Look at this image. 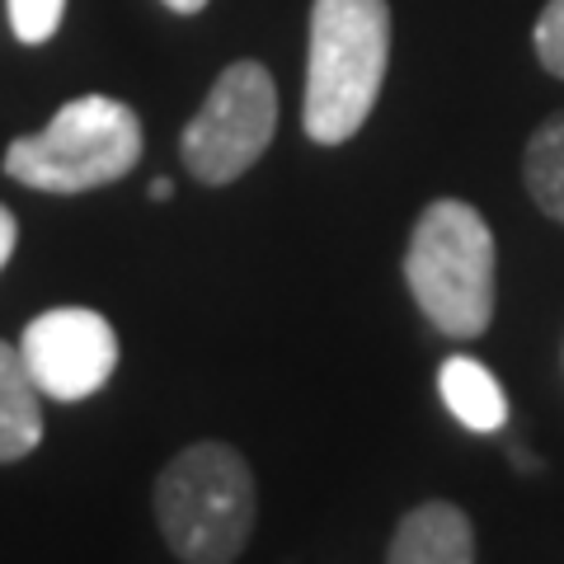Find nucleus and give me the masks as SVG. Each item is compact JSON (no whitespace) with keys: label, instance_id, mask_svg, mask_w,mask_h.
I'll return each mask as SVG.
<instances>
[{"label":"nucleus","instance_id":"nucleus-11","mask_svg":"<svg viewBox=\"0 0 564 564\" xmlns=\"http://www.w3.org/2000/svg\"><path fill=\"white\" fill-rule=\"evenodd\" d=\"M6 6H10L14 39L29 43V47L47 43L52 33L62 29V14H66V0H6Z\"/></svg>","mask_w":564,"mask_h":564},{"label":"nucleus","instance_id":"nucleus-1","mask_svg":"<svg viewBox=\"0 0 564 564\" xmlns=\"http://www.w3.org/2000/svg\"><path fill=\"white\" fill-rule=\"evenodd\" d=\"M386 62H391V6L386 0H315L306 62V137L321 147L358 137L372 118Z\"/></svg>","mask_w":564,"mask_h":564},{"label":"nucleus","instance_id":"nucleus-3","mask_svg":"<svg viewBox=\"0 0 564 564\" xmlns=\"http://www.w3.org/2000/svg\"><path fill=\"white\" fill-rule=\"evenodd\" d=\"M404 282L447 339H480L494 321V231L462 198H437L414 221Z\"/></svg>","mask_w":564,"mask_h":564},{"label":"nucleus","instance_id":"nucleus-4","mask_svg":"<svg viewBox=\"0 0 564 564\" xmlns=\"http://www.w3.org/2000/svg\"><path fill=\"white\" fill-rule=\"evenodd\" d=\"M141 161V118L122 99L80 95L43 132L10 141L6 174L39 193H90L118 184Z\"/></svg>","mask_w":564,"mask_h":564},{"label":"nucleus","instance_id":"nucleus-7","mask_svg":"<svg viewBox=\"0 0 564 564\" xmlns=\"http://www.w3.org/2000/svg\"><path fill=\"white\" fill-rule=\"evenodd\" d=\"M386 564H475V527L456 503L429 499L400 518Z\"/></svg>","mask_w":564,"mask_h":564},{"label":"nucleus","instance_id":"nucleus-6","mask_svg":"<svg viewBox=\"0 0 564 564\" xmlns=\"http://www.w3.org/2000/svg\"><path fill=\"white\" fill-rule=\"evenodd\" d=\"M20 358L47 400H90L118 372V334L90 306H57L24 325Z\"/></svg>","mask_w":564,"mask_h":564},{"label":"nucleus","instance_id":"nucleus-13","mask_svg":"<svg viewBox=\"0 0 564 564\" xmlns=\"http://www.w3.org/2000/svg\"><path fill=\"white\" fill-rule=\"evenodd\" d=\"M14 240H20V221H14V212L0 203V269H6L10 254H14Z\"/></svg>","mask_w":564,"mask_h":564},{"label":"nucleus","instance_id":"nucleus-2","mask_svg":"<svg viewBox=\"0 0 564 564\" xmlns=\"http://www.w3.org/2000/svg\"><path fill=\"white\" fill-rule=\"evenodd\" d=\"M259 489L231 443H193L155 480V522L184 564H231L250 545Z\"/></svg>","mask_w":564,"mask_h":564},{"label":"nucleus","instance_id":"nucleus-15","mask_svg":"<svg viewBox=\"0 0 564 564\" xmlns=\"http://www.w3.org/2000/svg\"><path fill=\"white\" fill-rule=\"evenodd\" d=\"M151 198H155V203H170V198H174V180H155V184H151Z\"/></svg>","mask_w":564,"mask_h":564},{"label":"nucleus","instance_id":"nucleus-14","mask_svg":"<svg viewBox=\"0 0 564 564\" xmlns=\"http://www.w3.org/2000/svg\"><path fill=\"white\" fill-rule=\"evenodd\" d=\"M165 6H170L174 14H198V10L207 6V0H165Z\"/></svg>","mask_w":564,"mask_h":564},{"label":"nucleus","instance_id":"nucleus-9","mask_svg":"<svg viewBox=\"0 0 564 564\" xmlns=\"http://www.w3.org/2000/svg\"><path fill=\"white\" fill-rule=\"evenodd\" d=\"M437 395H443L447 414L470 433H499L508 423V395L499 377L485 362L466 358V352H456L437 367Z\"/></svg>","mask_w":564,"mask_h":564},{"label":"nucleus","instance_id":"nucleus-5","mask_svg":"<svg viewBox=\"0 0 564 564\" xmlns=\"http://www.w3.org/2000/svg\"><path fill=\"white\" fill-rule=\"evenodd\" d=\"M278 132V85L259 62L226 66L203 109L180 137L184 165L198 184H236Z\"/></svg>","mask_w":564,"mask_h":564},{"label":"nucleus","instance_id":"nucleus-8","mask_svg":"<svg viewBox=\"0 0 564 564\" xmlns=\"http://www.w3.org/2000/svg\"><path fill=\"white\" fill-rule=\"evenodd\" d=\"M43 443V391L33 386L20 348L0 339V466L24 462Z\"/></svg>","mask_w":564,"mask_h":564},{"label":"nucleus","instance_id":"nucleus-10","mask_svg":"<svg viewBox=\"0 0 564 564\" xmlns=\"http://www.w3.org/2000/svg\"><path fill=\"white\" fill-rule=\"evenodd\" d=\"M522 174H527V193L545 217L564 221V113L545 118L541 128L527 141L522 155Z\"/></svg>","mask_w":564,"mask_h":564},{"label":"nucleus","instance_id":"nucleus-12","mask_svg":"<svg viewBox=\"0 0 564 564\" xmlns=\"http://www.w3.org/2000/svg\"><path fill=\"white\" fill-rule=\"evenodd\" d=\"M536 57L551 76L564 80V0H551L536 20Z\"/></svg>","mask_w":564,"mask_h":564}]
</instances>
